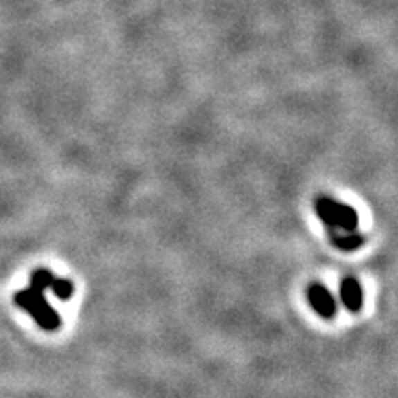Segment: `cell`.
<instances>
[{
	"label": "cell",
	"mask_w": 398,
	"mask_h": 398,
	"mask_svg": "<svg viewBox=\"0 0 398 398\" xmlns=\"http://www.w3.org/2000/svg\"><path fill=\"white\" fill-rule=\"evenodd\" d=\"M13 300H15L17 306H21L22 310H26L43 330L52 332V330H57L61 327L60 314L48 305L44 291H39V289L30 286V288L17 291L13 295Z\"/></svg>",
	"instance_id": "cell-1"
},
{
	"label": "cell",
	"mask_w": 398,
	"mask_h": 398,
	"mask_svg": "<svg viewBox=\"0 0 398 398\" xmlns=\"http://www.w3.org/2000/svg\"><path fill=\"white\" fill-rule=\"evenodd\" d=\"M316 212L330 233H354L358 229V212L350 205L338 203L330 197H319Z\"/></svg>",
	"instance_id": "cell-2"
},
{
	"label": "cell",
	"mask_w": 398,
	"mask_h": 398,
	"mask_svg": "<svg viewBox=\"0 0 398 398\" xmlns=\"http://www.w3.org/2000/svg\"><path fill=\"white\" fill-rule=\"evenodd\" d=\"M306 295H308V302L311 305V308L319 314L325 319H330V317L336 316V299L332 297V293L328 291L325 286L321 284H311L310 288L306 289Z\"/></svg>",
	"instance_id": "cell-3"
},
{
	"label": "cell",
	"mask_w": 398,
	"mask_h": 398,
	"mask_svg": "<svg viewBox=\"0 0 398 398\" xmlns=\"http://www.w3.org/2000/svg\"><path fill=\"white\" fill-rule=\"evenodd\" d=\"M339 297L345 308L349 311H358L363 305V291H361L360 282L352 277L343 278V282L339 286Z\"/></svg>",
	"instance_id": "cell-4"
},
{
	"label": "cell",
	"mask_w": 398,
	"mask_h": 398,
	"mask_svg": "<svg viewBox=\"0 0 398 398\" xmlns=\"http://www.w3.org/2000/svg\"><path fill=\"white\" fill-rule=\"evenodd\" d=\"M330 238H332V244L343 251H354L358 247L363 244V236L358 235V233H330Z\"/></svg>",
	"instance_id": "cell-5"
},
{
	"label": "cell",
	"mask_w": 398,
	"mask_h": 398,
	"mask_svg": "<svg viewBox=\"0 0 398 398\" xmlns=\"http://www.w3.org/2000/svg\"><path fill=\"white\" fill-rule=\"evenodd\" d=\"M50 289H52L55 297L61 300H69L72 297V293H74V286H72L71 280H66V278L55 277L54 284H52V288Z\"/></svg>",
	"instance_id": "cell-6"
}]
</instances>
